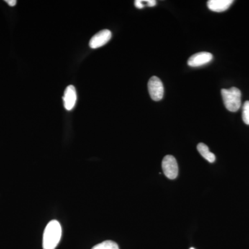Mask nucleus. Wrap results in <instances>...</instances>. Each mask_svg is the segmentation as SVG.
<instances>
[{
	"mask_svg": "<svg viewBox=\"0 0 249 249\" xmlns=\"http://www.w3.org/2000/svg\"><path fill=\"white\" fill-rule=\"evenodd\" d=\"M62 237V227L57 220H52L47 224L43 234V249H55Z\"/></svg>",
	"mask_w": 249,
	"mask_h": 249,
	"instance_id": "1",
	"label": "nucleus"
},
{
	"mask_svg": "<svg viewBox=\"0 0 249 249\" xmlns=\"http://www.w3.org/2000/svg\"><path fill=\"white\" fill-rule=\"evenodd\" d=\"M224 106L228 110L235 112L241 107V91L237 88L223 89L221 91Z\"/></svg>",
	"mask_w": 249,
	"mask_h": 249,
	"instance_id": "2",
	"label": "nucleus"
},
{
	"mask_svg": "<svg viewBox=\"0 0 249 249\" xmlns=\"http://www.w3.org/2000/svg\"><path fill=\"white\" fill-rule=\"evenodd\" d=\"M162 169L165 176L169 179L178 178V168L176 159L172 155L165 156L162 161Z\"/></svg>",
	"mask_w": 249,
	"mask_h": 249,
	"instance_id": "3",
	"label": "nucleus"
},
{
	"mask_svg": "<svg viewBox=\"0 0 249 249\" xmlns=\"http://www.w3.org/2000/svg\"><path fill=\"white\" fill-rule=\"evenodd\" d=\"M149 93L150 97L155 101H160L163 97L164 88L161 80L157 76H152L148 81Z\"/></svg>",
	"mask_w": 249,
	"mask_h": 249,
	"instance_id": "4",
	"label": "nucleus"
},
{
	"mask_svg": "<svg viewBox=\"0 0 249 249\" xmlns=\"http://www.w3.org/2000/svg\"><path fill=\"white\" fill-rule=\"evenodd\" d=\"M111 38V32L108 29L99 31L91 37L89 41V47L91 49H98L107 43Z\"/></svg>",
	"mask_w": 249,
	"mask_h": 249,
	"instance_id": "5",
	"label": "nucleus"
},
{
	"mask_svg": "<svg viewBox=\"0 0 249 249\" xmlns=\"http://www.w3.org/2000/svg\"><path fill=\"white\" fill-rule=\"evenodd\" d=\"M64 107L67 111H71L76 106L77 93L76 88L73 85H69L65 89L63 98Z\"/></svg>",
	"mask_w": 249,
	"mask_h": 249,
	"instance_id": "6",
	"label": "nucleus"
},
{
	"mask_svg": "<svg viewBox=\"0 0 249 249\" xmlns=\"http://www.w3.org/2000/svg\"><path fill=\"white\" fill-rule=\"evenodd\" d=\"M212 54L209 52H199L192 55L188 59V65L192 67H197L206 65L213 60Z\"/></svg>",
	"mask_w": 249,
	"mask_h": 249,
	"instance_id": "7",
	"label": "nucleus"
},
{
	"mask_svg": "<svg viewBox=\"0 0 249 249\" xmlns=\"http://www.w3.org/2000/svg\"><path fill=\"white\" fill-rule=\"evenodd\" d=\"M232 3V0H209L207 6L211 11L219 13L227 11Z\"/></svg>",
	"mask_w": 249,
	"mask_h": 249,
	"instance_id": "8",
	"label": "nucleus"
},
{
	"mask_svg": "<svg viewBox=\"0 0 249 249\" xmlns=\"http://www.w3.org/2000/svg\"><path fill=\"white\" fill-rule=\"evenodd\" d=\"M197 150L199 154L210 163H214L215 161L216 157L213 153L210 152L209 147L206 144L200 142L197 145Z\"/></svg>",
	"mask_w": 249,
	"mask_h": 249,
	"instance_id": "9",
	"label": "nucleus"
},
{
	"mask_svg": "<svg viewBox=\"0 0 249 249\" xmlns=\"http://www.w3.org/2000/svg\"><path fill=\"white\" fill-rule=\"evenodd\" d=\"M91 249H119V246L113 241L107 240L95 246Z\"/></svg>",
	"mask_w": 249,
	"mask_h": 249,
	"instance_id": "10",
	"label": "nucleus"
},
{
	"mask_svg": "<svg viewBox=\"0 0 249 249\" xmlns=\"http://www.w3.org/2000/svg\"><path fill=\"white\" fill-rule=\"evenodd\" d=\"M242 119L245 124L249 125V101H246L242 107Z\"/></svg>",
	"mask_w": 249,
	"mask_h": 249,
	"instance_id": "11",
	"label": "nucleus"
},
{
	"mask_svg": "<svg viewBox=\"0 0 249 249\" xmlns=\"http://www.w3.org/2000/svg\"><path fill=\"white\" fill-rule=\"evenodd\" d=\"M142 2H143V1H142V0H136V1H134V5H135L137 9H143V8L145 7V4Z\"/></svg>",
	"mask_w": 249,
	"mask_h": 249,
	"instance_id": "12",
	"label": "nucleus"
},
{
	"mask_svg": "<svg viewBox=\"0 0 249 249\" xmlns=\"http://www.w3.org/2000/svg\"><path fill=\"white\" fill-rule=\"evenodd\" d=\"M144 1L146 2L147 6H150V7H153V6H156V4H157V1H155V0H147V1Z\"/></svg>",
	"mask_w": 249,
	"mask_h": 249,
	"instance_id": "13",
	"label": "nucleus"
},
{
	"mask_svg": "<svg viewBox=\"0 0 249 249\" xmlns=\"http://www.w3.org/2000/svg\"><path fill=\"white\" fill-rule=\"evenodd\" d=\"M5 2L7 3V4L11 6H15L16 4H17V1H16V0H6Z\"/></svg>",
	"mask_w": 249,
	"mask_h": 249,
	"instance_id": "14",
	"label": "nucleus"
},
{
	"mask_svg": "<svg viewBox=\"0 0 249 249\" xmlns=\"http://www.w3.org/2000/svg\"><path fill=\"white\" fill-rule=\"evenodd\" d=\"M195 249L194 248H191V249Z\"/></svg>",
	"mask_w": 249,
	"mask_h": 249,
	"instance_id": "15",
	"label": "nucleus"
}]
</instances>
